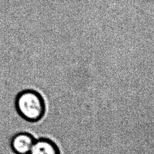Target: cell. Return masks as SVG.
<instances>
[{
	"mask_svg": "<svg viewBox=\"0 0 154 154\" xmlns=\"http://www.w3.org/2000/svg\"><path fill=\"white\" fill-rule=\"evenodd\" d=\"M16 108L19 115L30 122L40 121L46 113L44 97L34 90H25L17 95Z\"/></svg>",
	"mask_w": 154,
	"mask_h": 154,
	"instance_id": "1",
	"label": "cell"
},
{
	"mask_svg": "<svg viewBox=\"0 0 154 154\" xmlns=\"http://www.w3.org/2000/svg\"><path fill=\"white\" fill-rule=\"evenodd\" d=\"M32 134L28 132H19L11 140L12 150L17 154H29L35 141Z\"/></svg>",
	"mask_w": 154,
	"mask_h": 154,
	"instance_id": "2",
	"label": "cell"
},
{
	"mask_svg": "<svg viewBox=\"0 0 154 154\" xmlns=\"http://www.w3.org/2000/svg\"><path fill=\"white\" fill-rule=\"evenodd\" d=\"M29 154H60L58 145L48 138H40L35 140Z\"/></svg>",
	"mask_w": 154,
	"mask_h": 154,
	"instance_id": "3",
	"label": "cell"
}]
</instances>
